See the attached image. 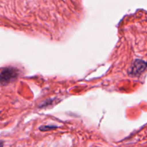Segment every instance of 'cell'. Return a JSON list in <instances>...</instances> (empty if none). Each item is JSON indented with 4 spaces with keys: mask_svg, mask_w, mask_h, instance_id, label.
Listing matches in <instances>:
<instances>
[{
    "mask_svg": "<svg viewBox=\"0 0 147 147\" xmlns=\"http://www.w3.org/2000/svg\"><path fill=\"white\" fill-rule=\"evenodd\" d=\"M56 129L55 126H43V127L40 128V130L43 131H46L50 130V129Z\"/></svg>",
    "mask_w": 147,
    "mask_h": 147,
    "instance_id": "3",
    "label": "cell"
},
{
    "mask_svg": "<svg viewBox=\"0 0 147 147\" xmlns=\"http://www.w3.org/2000/svg\"><path fill=\"white\" fill-rule=\"evenodd\" d=\"M18 76V71L14 67H5L0 73V84L3 86L9 84L15 80Z\"/></svg>",
    "mask_w": 147,
    "mask_h": 147,
    "instance_id": "1",
    "label": "cell"
},
{
    "mask_svg": "<svg viewBox=\"0 0 147 147\" xmlns=\"http://www.w3.org/2000/svg\"><path fill=\"white\" fill-rule=\"evenodd\" d=\"M146 63L141 60H136L132 65L130 69V74L133 76H138L143 73L146 69Z\"/></svg>",
    "mask_w": 147,
    "mask_h": 147,
    "instance_id": "2",
    "label": "cell"
},
{
    "mask_svg": "<svg viewBox=\"0 0 147 147\" xmlns=\"http://www.w3.org/2000/svg\"><path fill=\"white\" fill-rule=\"evenodd\" d=\"M2 146H3L2 144H0V147H2Z\"/></svg>",
    "mask_w": 147,
    "mask_h": 147,
    "instance_id": "4",
    "label": "cell"
}]
</instances>
